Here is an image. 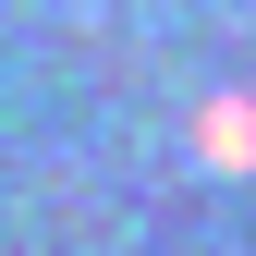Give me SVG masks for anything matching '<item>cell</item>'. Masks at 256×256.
I'll return each mask as SVG.
<instances>
[{
  "instance_id": "obj_1",
  "label": "cell",
  "mask_w": 256,
  "mask_h": 256,
  "mask_svg": "<svg viewBox=\"0 0 256 256\" xmlns=\"http://www.w3.org/2000/svg\"><path fill=\"white\" fill-rule=\"evenodd\" d=\"M196 158H208V171H256V98H208Z\"/></svg>"
}]
</instances>
